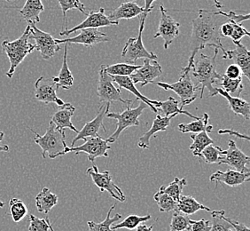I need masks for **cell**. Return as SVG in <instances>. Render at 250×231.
<instances>
[{"mask_svg":"<svg viewBox=\"0 0 250 231\" xmlns=\"http://www.w3.org/2000/svg\"><path fill=\"white\" fill-rule=\"evenodd\" d=\"M107 74L116 77H130L133 73L139 69L141 65L130 64V63H116L113 65H103Z\"/></svg>","mask_w":250,"mask_h":231,"instance_id":"32","label":"cell"},{"mask_svg":"<svg viewBox=\"0 0 250 231\" xmlns=\"http://www.w3.org/2000/svg\"><path fill=\"white\" fill-rule=\"evenodd\" d=\"M9 207L12 220L16 223L22 221L28 213V208L25 206L23 201L19 198H11L9 201Z\"/></svg>","mask_w":250,"mask_h":231,"instance_id":"38","label":"cell"},{"mask_svg":"<svg viewBox=\"0 0 250 231\" xmlns=\"http://www.w3.org/2000/svg\"><path fill=\"white\" fill-rule=\"evenodd\" d=\"M233 231V230H232V229H231V230H230V231Z\"/></svg>","mask_w":250,"mask_h":231,"instance_id":"60","label":"cell"},{"mask_svg":"<svg viewBox=\"0 0 250 231\" xmlns=\"http://www.w3.org/2000/svg\"><path fill=\"white\" fill-rule=\"evenodd\" d=\"M145 1V14H146V15H148L150 12L152 11V10L154 9V6H153V4H154V1H156V0H144Z\"/></svg>","mask_w":250,"mask_h":231,"instance_id":"52","label":"cell"},{"mask_svg":"<svg viewBox=\"0 0 250 231\" xmlns=\"http://www.w3.org/2000/svg\"><path fill=\"white\" fill-rule=\"evenodd\" d=\"M190 220L188 216L182 213L174 212L171 222L169 225V231H185L190 230Z\"/></svg>","mask_w":250,"mask_h":231,"instance_id":"42","label":"cell"},{"mask_svg":"<svg viewBox=\"0 0 250 231\" xmlns=\"http://www.w3.org/2000/svg\"><path fill=\"white\" fill-rule=\"evenodd\" d=\"M235 48L231 51H226L223 58L226 60H232L238 67L241 69L242 75L250 80V53L245 46L241 42L234 43Z\"/></svg>","mask_w":250,"mask_h":231,"instance_id":"19","label":"cell"},{"mask_svg":"<svg viewBox=\"0 0 250 231\" xmlns=\"http://www.w3.org/2000/svg\"><path fill=\"white\" fill-rule=\"evenodd\" d=\"M118 22L111 21L108 16L105 15L104 8H101L98 12L91 11L88 13L86 19L82 22L80 24L75 26L74 28L66 30H62L60 35L61 36H69L71 33H75L81 29H99L102 27H107V26H113V25H118Z\"/></svg>","mask_w":250,"mask_h":231,"instance_id":"14","label":"cell"},{"mask_svg":"<svg viewBox=\"0 0 250 231\" xmlns=\"http://www.w3.org/2000/svg\"><path fill=\"white\" fill-rule=\"evenodd\" d=\"M250 173H240L231 169H228L226 172H222V171H217L215 173L211 174V176L209 177V180L212 183H224L229 187L234 188L237 186H240L243 183L250 182Z\"/></svg>","mask_w":250,"mask_h":231,"instance_id":"20","label":"cell"},{"mask_svg":"<svg viewBox=\"0 0 250 231\" xmlns=\"http://www.w3.org/2000/svg\"><path fill=\"white\" fill-rule=\"evenodd\" d=\"M231 23H232V27H233V32H232V35L231 36V39H232L233 43L241 42V39L244 38L245 36L250 37V32L242 25L240 24V23H236L234 22H231Z\"/></svg>","mask_w":250,"mask_h":231,"instance_id":"45","label":"cell"},{"mask_svg":"<svg viewBox=\"0 0 250 231\" xmlns=\"http://www.w3.org/2000/svg\"><path fill=\"white\" fill-rule=\"evenodd\" d=\"M215 15H217V16H219V15L225 16V17H226L229 21L234 22L236 23H240V24H241L242 22L250 20V15H249V14H246V15H237L233 11H229L228 13H225V12H223V11H218V12H215Z\"/></svg>","mask_w":250,"mask_h":231,"instance_id":"46","label":"cell"},{"mask_svg":"<svg viewBox=\"0 0 250 231\" xmlns=\"http://www.w3.org/2000/svg\"><path fill=\"white\" fill-rule=\"evenodd\" d=\"M57 89L53 78L40 77L35 83V98L44 104L55 103L59 107L63 106L65 102L57 96Z\"/></svg>","mask_w":250,"mask_h":231,"instance_id":"15","label":"cell"},{"mask_svg":"<svg viewBox=\"0 0 250 231\" xmlns=\"http://www.w3.org/2000/svg\"><path fill=\"white\" fill-rule=\"evenodd\" d=\"M30 37V25L28 23L24 32L19 39L14 41H8L7 39L2 42V49L10 61L9 70L6 72V76L12 78L15 72L16 68L23 62L25 58L35 50V45L29 43Z\"/></svg>","mask_w":250,"mask_h":231,"instance_id":"3","label":"cell"},{"mask_svg":"<svg viewBox=\"0 0 250 231\" xmlns=\"http://www.w3.org/2000/svg\"><path fill=\"white\" fill-rule=\"evenodd\" d=\"M154 199L158 206L160 212H177L178 202H176L173 198H170L167 194L158 190L154 194Z\"/></svg>","mask_w":250,"mask_h":231,"instance_id":"37","label":"cell"},{"mask_svg":"<svg viewBox=\"0 0 250 231\" xmlns=\"http://www.w3.org/2000/svg\"><path fill=\"white\" fill-rule=\"evenodd\" d=\"M222 218L226 221L227 223H229L231 225L232 230L234 231H250V228L246 226L245 224L243 223H240V222H236L233 220H231L229 218H226L225 214L222 216Z\"/></svg>","mask_w":250,"mask_h":231,"instance_id":"49","label":"cell"},{"mask_svg":"<svg viewBox=\"0 0 250 231\" xmlns=\"http://www.w3.org/2000/svg\"><path fill=\"white\" fill-rule=\"evenodd\" d=\"M67 46L68 44H66L64 46V54H63L62 66L60 70L57 77H53V82L56 84L58 88H62L64 90H68L73 87L74 85V77L72 73L70 71L68 65H67Z\"/></svg>","mask_w":250,"mask_h":231,"instance_id":"27","label":"cell"},{"mask_svg":"<svg viewBox=\"0 0 250 231\" xmlns=\"http://www.w3.org/2000/svg\"><path fill=\"white\" fill-rule=\"evenodd\" d=\"M217 85L222 87V89L230 95L233 97H239L244 89V86L242 84V77L240 78H229L226 75H222V78Z\"/></svg>","mask_w":250,"mask_h":231,"instance_id":"33","label":"cell"},{"mask_svg":"<svg viewBox=\"0 0 250 231\" xmlns=\"http://www.w3.org/2000/svg\"><path fill=\"white\" fill-rule=\"evenodd\" d=\"M209 116L207 113H204L202 117H200L198 120L193 121L188 124H180L178 125V130L183 134L192 133V135L199 134L202 132L211 133L213 130V126L208 124Z\"/></svg>","mask_w":250,"mask_h":231,"instance_id":"30","label":"cell"},{"mask_svg":"<svg viewBox=\"0 0 250 231\" xmlns=\"http://www.w3.org/2000/svg\"><path fill=\"white\" fill-rule=\"evenodd\" d=\"M60 6L62 8L63 14V21H64V26L67 29V12L71 9H77L80 11L84 15H88L86 12V8L80 0H58Z\"/></svg>","mask_w":250,"mask_h":231,"instance_id":"40","label":"cell"},{"mask_svg":"<svg viewBox=\"0 0 250 231\" xmlns=\"http://www.w3.org/2000/svg\"><path fill=\"white\" fill-rule=\"evenodd\" d=\"M109 107H110L109 103H106L101 107L96 116L92 121L86 122V124L83 127L82 130L78 131L77 136L74 138V140L71 142V147H74V145L76 144V142L78 140H86L87 138H95L100 136L99 131L101 130V127L103 128L104 132H106V127L103 125V120L106 114L108 113Z\"/></svg>","mask_w":250,"mask_h":231,"instance_id":"16","label":"cell"},{"mask_svg":"<svg viewBox=\"0 0 250 231\" xmlns=\"http://www.w3.org/2000/svg\"><path fill=\"white\" fill-rule=\"evenodd\" d=\"M4 207H5V203L0 201V208H3Z\"/></svg>","mask_w":250,"mask_h":231,"instance_id":"57","label":"cell"},{"mask_svg":"<svg viewBox=\"0 0 250 231\" xmlns=\"http://www.w3.org/2000/svg\"><path fill=\"white\" fill-rule=\"evenodd\" d=\"M147 15L143 14L140 17L139 34L135 38H130L125 44L122 51V57L125 58L127 63L135 64L139 59H149L157 61V56L153 52L147 51L144 46L142 34L144 32L145 22Z\"/></svg>","mask_w":250,"mask_h":231,"instance_id":"7","label":"cell"},{"mask_svg":"<svg viewBox=\"0 0 250 231\" xmlns=\"http://www.w3.org/2000/svg\"><path fill=\"white\" fill-rule=\"evenodd\" d=\"M225 75L229 78L236 79V78L241 77L242 72H241V69L238 67L236 64H231L227 67Z\"/></svg>","mask_w":250,"mask_h":231,"instance_id":"48","label":"cell"},{"mask_svg":"<svg viewBox=\"0 0 250 231\" xmlns=\"http://www.w3.org/2000/svg\"><path fill=\"white\" fill-rule=\"evenodd\" d=\"M111 77L113 78V81L116 82L120 88H124L125 90L133 93L135 96L137 97V99H139L142 102H144L145 104L149 106L154 113L158 114V110L155 108L158 103V101L150 100L147 97L144 96L142 93H140V91L135 87V84L130 77H116V76H111Z\"/></svg>","mask_w":250,"mask_h":231,"instance_id":"24","label":"cell"},{"mask_svg":"<svg viewBox=\"0 0 250 231\" xmlns=\"http://www.w3.org/2000/svg\"><path fill=\"white\" fill-rule=\"evenodd\" d=\"M84 140L85 142L81 146L67 147L61 154V157L70 152H74L76 154L83 152L88 155V159L92 163L95 161L97 158H101V157L108 158L107 152L111 149V146H109L106 140L102 139L101 136H98L95 138H89Z\"/></svg>","mask_w":250,"mask_h":231,"instance_id":"9","label":"cell"},{"mask_svg":"<svg viewBox=\"0 0 250 231\" xmlns=\"http://www.w3.org/2000/svg\"><path fill=\"white\" fill-rule=\"evenodd\" d=\"M58 196L48 188H43L36 197V207L39 212L47 214L58 204Z\"/></svg>","mask_w":250,"mask_h":231,"instance_id":"28","label":"cell"},{"mask_svg":"<svg viewBox=\"0 0 250 231\" xmlns=\"http://www.w3.org/2000/svg\"><path fill=\"white\" fill-rule=\"evenodd\" d=\"M4 136H5L4 132H2V131L0 130V143H1V141L4 139ZM8 151H9V147H8L7 145L0 144V152H8Z\"/></svg>","mask_w":250,"mask_h":231,"instance_id":"53","label":"cell"},{"mask_svg":"<svg viewBox=\"0 0 250 231\" xmlns=\"http://www.w3.org/2000/svg\"><path fill=\"white\" fill-rule=\"evenodd\" d=\"M116 206H112L110 209L108 210L107 215H106V219L102 222L100 223H96L94 222H88V228H89V231H115L111 229V226L117 222L118 220H120L122 218V215L120 213L115 214V216L111 217V213L113 212V210L115 209Z\"/></svg>","mask_w":250,"mask_h":231,"instance_id":"36","label":"cell"},{"mask_svg":"<svg viewBox=\"0 0 250 231\" xmlns=\"http://www.w3.org/2000/svg\"><path fill=\"white\" fill-rule=\"evenodd\" d=\"M49 231H54L53 226H52V224H51V222H49Z\"/></svg>","mask_w":250,"mask_h":231,"instance_id":"56","label":"cell"},{"mask_svg":"<svg viewBox=\"0 0 250 231\" xmlns=\"http://www.w3.org/2000/svg\"><path fill=\"white\" fill-rule=\"evenodd\" d=\"M224 214H226L224 210L211 212V229L209 231H228L232 229L231 225L222 218Z\"/></svg>","mask_w":250,"mask_h":231,"instance_id":"43","label":"cell"},{"mask_svg":"<svg viewBox=\"0 0 250 231\" xmlns=\"http://www.w3.org/2000/svg\"><path fill=\"white\" fill-rule=\"evenodd\" d=\"M228 146L229 148L226 150L225 155L222 156L218 164H226L229 166V169L240 173H250V169L248 167L250 164V157L237 147L234 140H229Z\"/></svg>","mask_w":250,"mask_h":231,"instance_id":"13","label":"cell"},{"mask_svg":"<svg viewBox=\"0 0 250 231\" xmlns=\"http://www.w3.org/2000/svg\"><path fill=\"white\" fill-rule=\"evenodd\" d=\"M187 185V179L175 177L173 182L169 183L168 186H162L159 188V191L167 194L170 198H173L176 202H178L182 196L184 187Z\"/></svg>","mask_w":250,"mask_h":231,"instance_id":"35","label":"cell"},{"mask_svg":"<svg viewBox=\"0 0 250 231\" xmlns=\"http://www.w3.org/2000/svg\"><path fill=\"white\" fill-rule=\"evenodd\" d=\"M191 139L192 140V143L190 145V149L192 150V155L195 157L201 158L203 149L208 145L214 144V141L208 135L207 132H202L199 134L192 135Z\"/></svg>","mask_w":250,"mask_h":231,"instance_id":"34","label":"cell"},{"mask_svg":"<svg viewBox=\"0 0 250 231\" xmlns=\"http://www.w3.org/2000/svg\"><path fill=\"white\" fill-rule=\"evenodd\" d=\"M225 152L226 150L222 149L218 146H215L214 144L208 145L203 149L201 158L204 159V161L207 164H218L222 156L225 155Z\"/></svg>","mask_w":250,"mask_h":231,"instance_id":"41","label":"cell"},{"mask_svg":"<svg viewBox=\"0 0 250 231\" xmlns=\"http://www.w3.org/2000/svg\"><path fill=\"white\" fill-rule=\"evenodd\" d=\"M219 31H220V35L224 38H231L232 32H233V27H232V23L231 22L229 23H226L223 25H220L219 28Z\"/></svg>","mask_w":250,"mask_h":231,"instance_id":"50","label":"cell"},{"mask_svg":"<svg viewBox=\"0 0 250 231\" xmlns=\"http://www.w3.org/2000/svg\"><path fill=\"white\" fill-rule=\"evenodd\" d=\"M178 115L168 116H162L157 114L156 117L153 121V124L151 125L149 130L146 132L144 135L140 138L138 142V146L140 149H146L149 148L150 140L152 137H155V135L159 132H165L167 130L172 118Z\"/></svg>","mask_w":250,"mask_h":231,"instance_id":"21","label":"cell"},{"mask_svg":"<svg viewBox=\"0 0 250 231\" xmlns=\"http://www.w3.org/2000/svg\"><path fill=\"white\" fill-rule=\"evenodd\" d=\"M86 173L92 177V182L100 188L101 192L106 191L109 193L112 198L121 203L125 202L126 200L123 190L116 185V183H114L108 171H104L101 173L98 166L94 164L92 167L87 169Z\"/></svg>","mask_w":250,"mask_h":231,"instance_id":"11","label":"cell"},{"mask_svg":"<svg viewBox=\"0 0 250 231\" xmlns=\"http://www.w3.org/2000/svg\"><path fill=\"white\" fill-rule=\"evenodd\" d=\"M197 17L192 20V34L190 39V56L188 59L186 69L191 71L194 59L200 50L205 47H213L222 50L226 53V49L222 45V36L220 35L217 15L210 10H198Z\"/></svg>","mask_w":250,"mask_h":231,"instance_id":"1","label":"cell"},{"mask_svg":"<svg viewBox=\"0 0 250 231\" xmlns=\"http://www.w3.org/2000/svg\"><path fill=\"white\" fill-rule=\"evenodd\" d=\"M43 9L41 0H27L24 6L20 11V15L27 23L36 24L40 22V14Z\"/></svg>","mask_w":250,"mask_h":231,"instance_id":"25","label":"cell"},{"mask_svg":"<svg viewBox=\"0 0 250 231\" xmlns=\"http://www.w3.org/2000/svg\"><path fill=\"white\" fill-rule=\"evenodd\" d=\"M151 219V215H146V216H139V215H129L126 217L125 220L120 223L113 224L111 229L113 231L120 229H127V230H134L137 227L141 224L142 222H147Z\"/></svg>","mask_w":250,"mask_h":231,"instance_id":"39","label":"cell"},{"mask_svg":"<svg viewBox=\"0 0 250 231\" xmlns=\"http://www.w3.org/2000/svg\"><path fill=\"white\" fill-rule=\"evenodd\" d=\"M153 228L154 226H146L145 224H140L139 226L136 228V231H153Z\"/></svg>","mask_w":250,"mask_h":231,"instance_id":"54","label":"cell"},{"mask_svg":"<svg viewBox=\"0 0 250 231\" xmlns=\"http://www.w3.org/2000/svg\"><path fill=\"white\" fill-rule=\"evenodd\" d=\"M145 14L144 7L137 5L134 2H125L119 5L117 8L113 10L108 15V18L111 21L118 22L119 20H130L137 16Z\"/></svg>","mask_w":250,"mask_h":231,"instance_id":"23","label":"cell"},{"mask_svg":"<svg viewBox=\"0 0 250 231\" xmlns=\"http://www.w3.org/2000/svg\"><path fill=\"white\" fill-rule=\"evenodd\" d=\"M29 231H49L48 218L41 219L35 216L33 214H29Z\"/></svg>","mask_w":250,"mask_h":231,"instance_id":"44","label":"cell"},{"mask_svg":"<svg viewBox=\"0 0 250 231\" xmlns=\"http://www.w3.org/2000/svg\"><path fill=\"white\" fill-rule=\"evenodd\" d=\"M163 74V69L161 65L155 60L145 59L144 64L137 69L130 78L134 84L140 83L141 87H144L147 84L154 82V79L160 77Z\"/></svg>","mask_w":250,"mask_h":231,"instance_id":"18","label":"cell"},{"mask_svg":"<svg viewBox=\"0 0 250 231\" xmlns=\"http://www.w3.org/2000/svg\"><path fill=\"white\" fill-rule=\"evenodd\" d=\"M5 1H7V2H12V1H17V0H5Z\"/></svg>","mask_w":250,"mask_h":231,"instance_id":"58","label":"cell"},{"mask_svg":"<svg viewBox=\"0 0 250 231\" xmlns=\"http://www.w3.org/2000/svg\"><path fill=\"white\" fill-rule=\"evenodd\" d=\"M127 1H130L131 2V1H135V0H127Z\"/></svg>","mask_w":250,"mask_h":231,"instance_id":"59","label":"cell"},{"mask_svg":"<svg viewBox=\"0 0 250 231\" xmlns=\"http://www.w3.org/2000/svg\"><path fill=\"white\" fill-rule=\"evenodd\" d=\"M110 39L106 34L99 29H84L80 30V33L74 38L66 39H56L59 45L61 44H80L87 47H92L97 44L107 42Z\"/></svg>","mask_w":250,"mask_h":231,"instance_id":"17","label":"cell"},{"mask_svg":"<svg viewBox=\"0 0 250 231\" xmlns=\"http://www.w3.org/2000/svg\"><path fill=\"white\" fill-rule=\"evenodd\" d=\"M160 11L161 18L159 23L158 30L154 35V38H162L164 39V49H168V46L173 43L174 40L178 38L180 24L168 15L164 5H160Z\"/></svg>","mask_w":250,"mask_h":231,"instance_id":"12","label":"cell"},{"mask_svg":"<svg viewBox=\"0 0 250 231\" xmlns=\"http://www.w3.org/2000/svg\"><path fill=\"white\" fill-rule=\"evenodd\" d=\"M156 86L164 89L165 91H173L180 98L181 101V110H183L184 107L191 104L192 102L196 100L197 93L196 92L200 90V87H195L194 84L191 79L190 70L186 69L185 68L181 70V77L178 82L168 84L165 82H153Z\"/></svg>","mask_w":250,"mask_h":231,"instance_id":"6","label":"cell"},{"mask_svg":"<svg viewBox=\"0 0 250 231\" xmlns=\"http://www.w3.org/2000/svg\"><path fill=\"white\" fill-rule=\"evenodd\" d=\"M217 92L218 94L226 98L231 111H233L235 115H241L245 117L246 119H250V105L248 101L241 99L240 97L231 96L222 88H217Z\"/></svg>","mask_w":250,"mask_h":231,"instance_id":"26","label":"cell"},{"mask_svg":"<svg viewBox=\"0 0 250 231\" xmlns=\"http://www.w3.org/2000/svg\"><path fill=\"white\" fill-rule=\"evenodd\" d=\"M30 25V37L29 39L35 40V49L39 51L43 60H49L61 50L60 45L56 42L51 34L42 31L37 28L36 24L29 23Z\"/></svg>","mask_w":250,"mask_h":231,"instance_id":"10","label":"cell"},{"mask_svg":"<svg viewBox=\"0 0 250 231\" xmlns=\"http://www.w3.org/2000/svg\"><path fill=\"white\" fill-rule=\"evenodd\" d=\"M213 2L215 3V5H216V7L218 8V9H221L222 7H223V5H222L221 3L218 1V0H213Z\"/></svg>","mask_w":250,"mask_h":231,"instance_id":"55","label":"cell"},{"mask_svg":"<svg viewBox=\"0 0 250 231\" xmlns=\"http://www.w3.org/2000/svg\"><path fill=\"white\" fill-rule=\"evenodd\" d=\"M30 130L35 135L34 141L42 149L43 159H46V155H48L51 159L59 158L67 147L65 140V132L59 130L52 121L49 124L46 133L43 135H39L32 129Z\"/></svg>","mask_w":250,"mask_h":231,"instance_id":"4","label":"cell"},{"mask_svg":"<svg viewBox=\"0 0 250 231\" xmlns=\"http://www.w3.org/2000/svg\"><path fill=\"white\" fill-rule=\"evenodd\" d=\"M219 50L214 49V55L208 56L201 53L197 61L194 62L191 71L193 77L198 80L201 85V99L203 97L205 89L208 91V96H216L217 93V88L214 85H217L222 78V75L217 71V56Z\"/></svg>","mask_w":250,"mask_h":231,"instance_id":"2","label":"cell"},{"mask_svg":"<svg viewBox=\"0 0 250 231\" xmlns=\"http://www.w3.org/2000/svg\"><path fill=\"white\" fill-rule=\"evenodd\" d=\"M75 111H76V108L73 106L71 103L65 102V104L63 106L60 107L58 111L53 114L51 121L59 130L64 131L66 128H68L77 134L78 131L71 122V117L74 115Z\"/></svg>","mask_w":250,"mask_h":231,"instance_id":"22","label":"cell"},{"mask_svg":"<svg viewBox=\"0 0 250 231\" xmlns=\"http://www.w3.org/2000/svg\"><path fill=\"white\" fill-rule=\"evenodd\" d=\"M218 134H229V135H234V136H237V137H240L241 139H244V140H250V138H249V136L248 135H241L240 133H238V132H235V131L232 130H219L218 131Z\"/></svg>","mask_w":250,"mask_h":231,"instance_id":"51","label":"cell"},{"mask_svg":"<svg viewBox=\"0 0 250 231\" xmlns=\"http://www.w3.org/2000/svg\"><path fill=\"white\" fill-rule=\"evenodd\" d=\"M133 101H130L127 103V107L125 111L121 112V113H116V112H108L106 114V117L108 118H113L117 120V126L116 129L113 135H111L106 141L107 143H114L116 140H118L121 134L126 129L131 126H139L140 125V116L143 113V111L146 108V104L144 102H140V105L137 108H131Z\"/></svg>","mask_w":250,"mask_h":231,"instance_id":"5","label":"cell"},{"mask_svg":"<svg viewBox=\"0 0 250 231\" xmlns=\"http://www.w3.org/2000/svg\"><path fill=\"white\" fill-rule=\"evenodd\" d=\"M178 101L172 96L168 97L166 101H158L157 105L155 108L157 110H161L164 112V116H168L179 115V114H183V115L188 116L189 117H192L194 120H198L200 117L197 116L192 115V113L188 112L187 111H183L181 109L178 108Z\"/></svg>","mask_w":250,"mask_h":231,"instance_id":"31","label":"cell"},{"mask_svg":"<svg viewBox=\"0 0 250 231\" xmlns=\"http://www.w3.org/2000/svg\"><path fill=\"white\" fill-rule=\"evenodd\" d=\"M97 94L100 98L101 103H113V102H122L128 103L130 101L124 100L122 98L120 88H117L114 85L113 78L109 74H107L104 69V66L101 65L99 72V84L97 89Z\"/></svg>","mask_w":250,"mask_h":231,"instance_id":"8","label":"cell"},{"mask_svg":"<svg viewBox=\"0 0 250 231\" xmlns=\"http://www.w3.org/2000/svg\"><path fill=\"white\" fill-rule=\"evenodd\" d=\"M211 229V222L205 219L200 221L190 220V231H209Z\"/></svg>","mask_w":250,"mask_h":231,"instance_id":"47","label":"cell"},{"mask_svg":"<svg viewBox=\"0 0 250 231\" xmlns=\"http://www.w3.org/2000/svg\"><path fill=\"white\" fill-rule=\"evenodd\" d=\"M201 210L209 212L210 208L205 207L201 203L198 202L197 200L192 196H181L177 206V212L184 213L187 216L192 215Z\"/></svg>","mask_w":250,"mask_h":231,"instance_id":"29","label":"cell"}]
</instances>
